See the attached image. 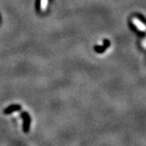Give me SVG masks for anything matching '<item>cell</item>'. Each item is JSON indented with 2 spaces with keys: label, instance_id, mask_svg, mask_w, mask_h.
<instances>
[{
  "label": "cell",
  "instance_id": "obj_1",
  "mask_svg": "<svg viewBox=\"0 0 146 146\" xmlns=\"http://www.w3.org/2000/svg\"><path fill=\"white\" fill-rule=\"evenodd\" d=\"M22 119H23V130L25 133H28L29 128H30V123H31V118L29 113L23 112L22 113Z\"/></svg>",
  "mask_w": 146,
  "mask_h": 146
},
{
  "label": "cell",
  "instance_id": "obj_2",
  "mask_svg": "<svg viewBox=\"0 0 146 146\" xmlns=\"http://www.w3.org/2000/svg\"><path fill=\"white\" fill-rule=\"evenodd\" d=\"M21 110V106L20 105H11L8 107H7L3 110V113L5 115H10L11 113H14V112H16V111H19Z\"/></svg>",
  "mask_w": 146,
  "mask_h": 146
}]
</instances>
